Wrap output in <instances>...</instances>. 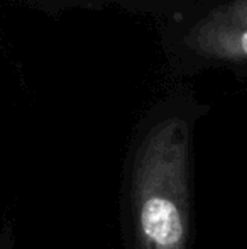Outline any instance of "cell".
I'll return each instance as SVG.
<instances>
[{"instance_id": "6da1fadb", "label": "cell", "mask_w": 247, "mask_h": 249, "mask_svg": "<svg viewBox=\"0 0 247 249\" xmlns=\"http://www.w3.org/2000/svg\"><path fill=\"white\" fill-rule=\"evenodd\" d=\"M207 114L190 90L158 100L132 136L125 185L129 249H188L193 234V134Z\"/></svg>"}, {"instance_id": "7a4b0ae2", "label": "cell", "mask_w": 247, "mask_h": 249, "mask_svg": "<svg viewBox=\"0 0 247 249\" xmlns=\"http://www.w3.org/2000/svg\"><path fill=\"white\" fill-rule=\"evenodd\" d=\"M31 9L39 10L48 16H61L71 10H100L105 7H119L132 14L154 16L159 19H168L161 5L156 0H20Z\"/></svg>"}, {"instance_id": "3957f363", "label": "cell", "mask_w": 247, "mask_h": 249, "mask_svg": "<svg viewBox=\"0 0 247 249\" xmlns=\"http://www.w3.org/2000/svg\"><path fill=\"white\" fill-rule=\"evenodd\" d=\"M156 2L165 9V12L168 14V19H169V17H175L178 14L185 12L195 0H156Z\"/></svg>"}, {"instance_id": "277c9868", "label": "cell", "mask_w": 247, "mask_h": 249, "mask_svg": "<svg viewBox=\"0 0 247 249\" xmlns=\"http://www.w3.org/2000/svg\"><path fill=\"white\" fill-rule=\"evenodd\" d=\"M3 48V33H2V27H0V50Z\"/></svg>"}]
</instances>
